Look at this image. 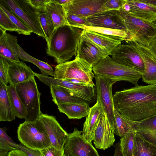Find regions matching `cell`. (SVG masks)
<instances>
[{"instance_id":"cell-43","label":"cell","mask_w":156,"mask_h":156,"mask_svg":"<svg viewBox=\"0 0 156 156\" xmlns=\"http://www.w3.org/2000/svg\"><path fill=\"white\" fill-rule=\"evenodd\" d=\"M18 148L25 152L27 156H42L41 150L28 148L21 143L18 144Z\"/></svg>"},{"instance_id":"cell-10","label":"cell","mask_w":156,"mask_h":156,"mask_svg":"<svg viewBox=\"0 0 156 156\" xmlns=\"http://www.w3.org/2000/svg\"><path fill=\"white\" fill-rule=\"evenodd\" d=\"M94 78L97 98L100 99L112 129L115 123V116L112 87L115 83L100 75H95Z\"/></svg>"},{"instance_id":"cell-36","label":"cell","mask_w":156,"mask_h":156,"mask_svg":"<svg viewBox=\"0 0 156 156\" xmlns=\"http://www.w3.org/2000/svg\"><path fill=\"white\" fill-rule=\"evenodd\" d=\"M6 130L5 127L0 128V149H3L9 152L19 149L18 144L14 142L8 135Z\"/></svg>"},{"instance_id":"cell-29","label":"cell","mask_w":156,"mask_h":156,"mask_svg":"<svg viewBox=\"0 0 156 156\" xmlns=\"http://www.w3.org/2000/svg\"><path fill=\"white\" fill-rule=\"evenodd\" d=\"M46 8L51 17L55 30L60 27L68 25L65 12L62 5L52 3L50 1L47 4Z\"/></svg>"},{"instance_id":"cell-44","label":"cell","mask_w":156,"mask_h":156,"mask_svg":"<svg viewBox=\"0 0 156 156\" xmlns=\"http://www.w3.org/2000/svg\"><path fill=\"white\" fill-rule=\"evenodd\" d=\"M31 5L38 9L45 7L47 4L50 2V0H29Z\"/></svg>"},{"instance_id":"cell-14","label":"cell","mask_w":156,"mask_h":156,"mask_svg":"<svg viewBox=\"0 0 156 156\" xmlns=\"http://www.w3.org/2000/svg\"><path fill=\"white\" fill-rule=\"evenodd\" d=\"M141 57L144 66L143 81L149 85L156 84V56L148 46L129 41Z\"/></svg>"},{"instance_id":"cell-5","label":"cell","mask_w":156,"mask_h":156,"mask_svg":"<svg viewBox=\"0 0 156 156\" xmlns=\"http://www.w3.org/2000/svg\"><path fill=\"white\" fill-rule=\"evenodd\" d=\"M92 71L91 65L85 60L76 57L72 61L57 65L55 67L53 77L66 80L76 79L93 87L95 86L93 81L95 74Z\"/></svg>"},{"instance_id":"cell-53","label":"cell","mask_w":156,"mask_h":156,"mask_svg":"<svg viewBox=\"0 0 156 156\" xmlns=\"http://www.w3.org/2000/svg\"><path fill=\"white\" fill-rule=\"evenodd\" d=\"M63 156H67L66 155H65V154H64Z\"/></svg>"},{"instance_id":"cell-52","label":"cell","mask_w":156,"mask_h":156,"mask_svg":"<svg viewBox=\"0 0 156 156\" xmlns=\"http://www.w3.org/2000/svg\"><path fill=\"white\" fill-rule=\"evenodd\" d=\"M150 22L156 28V18Z\"/></svg>"},{"instance_id":"cell-9","label":"cell","mask_w":156,"mask_h":156,"mask_svg":"<svg viewBox=\"0 0 156 156\" xmlns=\"http://www.w3.org/2000/svg\"><path fill=\"white\" fill-rule=\"evenodd\" d=\"M64 149V154L67 156H100L92 143L83 135L82 131L76 128L68 133Z\"/></svg>"},{"instance_id":"cell-40","label":"cell","mask_w":156,"mask_h":156,"mask_svg":"<svg viewBox=\"0 0 156 156\" xmlns=\"http://www.w3.org/2000/svg\"><path fill=\"white\" fill-rule=\"evenodd\" d=\"M10 64L6 60L0 56V81L7 85Z\"/></svg>"},{"instance_id":"cell-26","label":"cell","mask_w":156,"mask_h":156,"mask_svg":"<svg viewBox=\"0 0 156 156\" xmlns=\"http://www.w3.org/2000/svg\"><path fill=\"white\" fill-rule=\"evenodd\" d=\"M57 106L59 112L66 114L69 119H80L87 117L90 109L87 104L67 103Z\"/></svg>"},{"instance_id":"cell-6","label":"cell","mask_w":156,"mask_h":156,"mask_svg":"<svg viewBox=\"0 0 156 156\" xmlns=\"http://www.w3.org/2000/svg\"><path fill=\"white\" fill-rule=\"evenodd\" d=\"M17 93L25 107L27 115L25 122L37 120L41 112L40 110V96L34 76L15 86Z\"/></svg>"},{"instance_id":"cell-25","label":"cell","mask_w":156,"mask_h":156,"mask_svg":"<svg viewBox=\"0 0 156 156\" xmlns=\"http://www.w3.org/2000/svg\"><path fill=\"white\" fill-rule=\"evenodd\" d=\"M7 85L0 81V121L11 122L16 117L8 96Z\"/></svg>"},{"instance_id":"cell-12","label":"cell","mask_w":156,"mask_h":156,"mask_svg":"<svg viewBox=\"0 0 156 156\" xmlns=\"http://www.w3.org/2000/svg\"><path fill=\"white\" fill-rule=\"evenodd\" d=\"M38 119L44 126L51 146L57 150L63 149L68 133L61 127L55 117L41 112Z\"/></svg>"},{"instance_id":"cell-23","label":"cell","mask_w":156,"mask_h":156,"mask_svg":"<svg viewBox=\"0 0 156 156\" xmlns=\"http://www.w3.org/2000/svg\"><path fill=\"white\" fill-rule=\"evenodd\" d=\"M8 62L10 64L8 72L9 84L15 86L16 84L26 81L35 76V72L23 62Z\"/></svg>"},{"instance_id":"cell-45","label":"cell","mask_w":156,"mask_h":156,"mask_svg":"<svg viewBox=\"0 0 156 156\" xmlns=\"http://www.w3.org/2000/svg\"><path fill=\"white\" fill-rule=\"evenodd\" d=\"M8 156H27V155L25 152L19 149L9 152Z\"/></svg>"},{"instance_id":"cell-3","label":"cell","mask_w":156,"mask_h":156,"mask_svg":"<svg viewBox=\"0 0 156 156\" xmlns=\"http://www.w3.org/2000/svg\"><path fill=\"white\" fill-rule=\"evenodd\" d=\"M92 69L95 75L104 76L115 83L125 81L135 86L138 85V81L142 74L138 70L118 63L109 56L94 65Z\"/></svg>"},{"instance_id":"cell-31","label":"cell","mask_w":156,"mask_h":156,"mask_svg":"<svg viewBox=\"0 0 156 156\" xmlns=\"http://www.w3.org/2000/svg\"><path fill=\"white\" fill-rule=\"evenodd\" d=\"M115 122L112 128L115 134L121 137L128 132L134 131L133 121L124 117L115 109Z\"/></svg>"},{"instance_id":"cell-32","label":"cell","mask_w":156,"mask_h":156,"mask_svg":"<svg viewBox=\"0 0 156 156\" xmlns=\"http://www.w3.org/2000/svg\"><path fill=\"white\" fill-rule=\"evenodd\" d=\"M37 13L47 44L55 30L54 24L46 6L37 9Z\"/></svg>"},{"instance_id":"cell-7","label":"cell","mask_w":156,"mask_h":156,"mask_svg":"<svg viewBox=\"0 0 156 156\" xmlns=\"http://www.w3.org/2000/svg\"><path fill=\"white\" fill-rule=\"evenodd\" d=\"M10 10L19 17L32 33L45 39L37 13V9L29 0H1Z\"/></svg>"},{"instance_id":"cell-48","label":"cell","mask_w":156,"mask_h":156,"mask_svg":"<svg viewBox=\"0 0 156 156\" xmlns=\"http://www.w3.org/2000/svg\"><path fill=\"white\" fill-rule=\"evenodd\" d=\"M115 148L114 156H123L120 149V141L114 145Z\"/></svg>"},{"instance_id":"cell-2","label":"cell","mask_w":156,"mask_h":156,"mask_svg":"<svg viewBox=\"0 0 156 156\" xmlns=\"http://www.w3.org/2000/svg\"><path fill=\"white\" fill-rule=\"evenodd\" d=\"M83 30L68 25L56 29L47 44V54L53 57L58 64L76 56Z\"/></svg>"},{"instance_id":"cell-19","label":"cell","mask_w":156,"mask_h":156,"mask_svg":"<svg viewBox=\"0 0 156 156\" xmlns=\"http://www.w3.org/2000/svg\"><path fill=\"white\" fill-rule=\"evenodd\" d=\"M0 30V56L8 62H18L20 52L17 37Z\"/></svg>"},{"instance_id":"cell-42","label":"cell","mask_w":156,"mask_h":156,"mask_svg":"<svg viewBox=\"0 0 156 156\" xmlns=\"http://www.w3.org/2000/svg\"><path fill=\"white\" fill-rule=\"evenodd\" d=\"M123 0H107L104 5L106 10H119L122 8Z\"/></svg>"},{"instance_id":"cell-33","label":"cell","mask_w":156,"mask_h":156,"mask_svg":"<svg viewBox=\"0 0 156 156\" xmlns=\"http://www.w3.org/2000/svg\"><path fill=\"white\" fill-rule=\"evenodd\" d=\"M19 48L20 52L19 58L22 60L32 63L40 69L41 74L46 76L54 77V71L52 67L47 63L36 58L25 52L20 46Z\"/></svg>"},{"instance_id":"cell-22","label":"cell","mask_w":156,"mask_h":156,"mask_svg":"<svg viewBox=\"0 0 156 156\" xmlns=\"http://www.w3.org/2000/svg\"><path fill=\"white\" fill-rule=\"evenodd\" d=\"M97 99L96 103L90 108L89 114L86 117L82 131L83 135L91 143L93 141L94 132L99 119L101 116L105 114L100 99Z\"/></svg>"},{"instance_id":"cell-8","label":"cell","mask_w":156,"mask_h":156,"mask_svg":"<svg viewBox=\"0 0 156 156\" xmlns=\"http://www.w3.org/2000/svg\"><path fill=\"white\" fill-rule=\"evenodd\" d=\"M119 11L129 34L128 41L148 46L156 37V28L149 22L133 16L122 9Z\"/></svg>"},{"instance_id":"cell-49","label":"cell","mask_w":156,"mask_h":156,"mask_svg":"<svg viewBox=\"0 0 156 156\" xmlns=\"http://www.w3.org/2000/svg\"><path fill=\"white\" fill-rule=\"evenodd\" d=\"M72 0H50L51 2L55 4L63 5L70 2Z\"/></svg>"},{"instance_id":"cell-1","label":"cell","mask_w":156,"mask_h":156,"mask_svg":"<svg viewBox=\"0 0 156 156\" xmlns=\"http://www.w3.org/2000/svg\"><path fill=\"white\" fill-rule=\"evenodd\" d=\"M114 108L134 122L156 115V84L137 85L116 92L113 96Z\"/></svg>"},{"instance_id":"cell-15","label":"cell","mask_w":156,"mask_h":156,"mask_svg":"<svg viewBox=\"0 0 156 156\" xmlns=\"http://www.w3.org/2000/svg\"><path fill=\"white\" fill-rule=\"evenodd\" d=\"M37 77L40 81L49 87L51 84L58 85L70 90L92 103L96 100L97 94L96 86H81L73 83L66 80L56 79L44 75L42 74H38Z\"/></svg>"},{"instance_id":"cell-21","label":"cell","mask_w":156,"mask_h":156,"mask_svg":"<svg viewBox=\"0 0 156 156\" xmlns=\"http://www.w3.org/2000/svg\"><path fill=\"white\" fill-rule=\"evenodd\" d=\"M49 87L52 101L57 105L67 103L89 105L92 103L64 87L51 84Z\"/></svg>"},{"instance_id":"cell-27","label":"cell","mask_w":156,"mask_h":156,"mask_svg":"<svg viewBox=\"0 0 156 156\" xmlns=\"http://www.w3.org/2000/svg\"><path fill=\"white\" fill-rule=\"evenodd\" d=\"M133 122L136 133L145 140L156 146V125L148 123L143 120Z\"/></svg>"},{"instance_id":"cell-4","label":"cell","mask_w":156,"mask_h":156,"mask_svg":"<svg viewBox=\"0 0 156 156\" xmlns=\"http://www.w3.org/2000/svg\"><path fill=\"white\" fill-rule=\"evenodd\" d=\"M17 133L19 140L28 148L41 150L51 146L44 126L38 119L20 124Z\"/></svg>"},{"instance_id":"cell-35","label":"cell","mask_w":156,"mask_h":156,"mask_svg":"<svg viewBox=\"0 0 156 156\" xmlns=\"http://www.w3.org/2000/svg\"><path fill=\"white\" fill-rule=\"evenodd\" d=\"M135 132L132 131L121 137L120 146L123 156H133L134 140Z\"/></svg>"},{"instance_id":"cell-37","label":"cell","mask_w":156,"mask_h":156,"mask_svg":"<svg viewBox=\"0 0 156 156\" xmlns=\"http://www.w3.org/2000/svg\"><path fill=\"white\" fill-rule=\"evenodd\" d=\"M0 8L5 12L13 23L17 27L21 33V34L30 35L32 33L31 31L19 17L10 10H8L1 4Z\"/></svg>"},{"instance_id":"cell-18","label":"cell","mask_w":156,"mask_h":156,"mask_svg":"<svg viewBox=\"0 0 156 156\" xmlns=\"http://www.w3.org/2000/svg\"><path fill=\"white\" fill-rule=\"evenodd\" d=\"M114 133L109 124L106 114L99 119L93 139L95 147L105 150L114 145L115 142Z\"/></svg>"},{"instance_id":"cell-17","label":"cell","mask_w":156,"mask_h":156,"mask_svg":"<svg viewBox=\"0 0 156 156\" xmlns=\"http://www.w3.org/2000/svg\"><path fill=\"white\" fill-rule=\"evenodd\" d=\"M109 55L104 49L82 34L76 57L85 60L92 66Z\"/></svg>"},{"instance_id":"cell-41","label":"cell","mask_w":156,"mask_h":156,"mask_svg":"<svg viewBox=\"0 0 156 156\" xmlns=\"http://www.w3.org/2000/svg\"><path fill=\"white\" fill-rule=\"evenodd\" d=\"M41 151L42 156H63L64 154V149L58 150L52 146Z\"/></svg>"},{"instance_id":"cell-38","label":"cell","mask_w":156,"mask_h":156,"mask_svg":"<svg viewBox=\"0 0 156 156\" xmlns=\"http://www.w3.org/2000/svg\"><path fill=\"white\" fill-rule=\"evenodd\" d=\"M0 29L5 31H15L21 34V33L17 27L13 23L8 16L0 8Z\"/></svg>"},{"instance_id":"cell-13","label":"cell","mask_w":156,"mask_h":156,"mask_svg":"<svg viewBox=\"0 0 156 156\" xmlns=\"http://www.w3.org/2000/svg\"><path fill=\"white\" fill-rule=\"evenodd\" d=\"M107 0H72L62 5L65 14L87 18L96 13L106 11L104 5Z\"/></svg>"},{"instance_id":"cell-30","label":"cell","mask_w":156,"mask_h":156,"mask_svg":"<svg viewBox=\"0 0 156 156\" xmlns=\"http://www.w3.org/2000/svg\"><path fill=\"white\" fill-rule=\"evenodd\" d=\"M7 90L16 117L25 119L27 115L26 109L16 93L15 86L9 84Z\"/></svg>"},{"instance_id":"cell-47","label":"cell","mask_w":156,"mask_h":156,"mask_svg":"<svg viewBox=\"0 0 156 156\" xmlns=\"http://www.w3.org/2000/svg\"><path fill=\"white\" fill-rule=\"evenodd\" d=\"M67 80L73 83L76 84V85H79L83 86H90L88 83L84 82L80 80L75 79H69L67 80Z\"/></svg>"},{"instance_id":"cell-50","label":"cell","mask_w":156,"mask_h":156,"mask_svg":"<svg viewBox=\"0 0 156 156\" xmlns=\"http://www.w3.org/2000/svg\"><path fill=\"white\" fill-rule=\"evenodd\" d=\"M147 4L156 7V0H140Z\"/></svg>"},{"instance_id":"cell-20","label":"cell","mask_w":156,"mask_h":156,"mask_svg":"<svg viewBox=\"0 0 156 156\" xmlns=\"http://www.w3.org/2000/svg\"><path fill=\"white\" fill-rule=\"evenodd\" d=\"M123 9L133 16L147 21L156 18V7L140 0H125Z\"/></svg>"},{"instance_id":"cell-46","label":"cell","mask_w":156,"mask_h":156,"mask_svg":"<svg viewBox=\"0 0 156 156\" xmlns=\"http://www.w3.org/2000/svg\"><path fill=\"white\" fill-rule=\"evenodd\" d=\"M148 47L151 51L156 56V37L151 42Z\"/></svg>"},{"instance_id":"cell-34","label":"cell","mask_w":156,"mask_h":156,"mask_svg":"<svg viewBox=\"0 0 156 156\" xmlns=\"http://www.w3.org/2000/svg\"><path fill=\"white\" fill-rule=\"evenodd\" d=\"M80 28L89 30L112 37L122 38L125 41H128L129 40V33L127 31L125 30L86 26Z\"/></svg>"},{"instance_id":"cell-11","label":"cell","mask_w":156,"mask_h":156,"mask_svg":"<svg viewBox=\"0 0 156 156\" xmlns=\"http://www.w3.org/2000/svg\"><path fill=\"white\" fill-rule=\"evenodd\" d=\"M115 61L143 73L144 66L140 55L129 41H123L112 54Z\"/></svg>"},{"instance_id":"cell-16","label":"cell","mask_w":156,"mask_h":156,"mask_svg":"<svg viewBox=\"0 0 156 156\" xmlns=\"http://www.w3.org/2000/svg\"><path fill=\"white\" fill-rule=\"evenodd\" d=\"M87 19L91 27L123 30L127 31L119 10H111L100 12Z\"/></svg>"},{"instance_id":"cell-51","label":"cell","mask_w":156,"mask_h":156,"mask_svg":"<svg viewBox=\"0 0 156 156\" xmlns=\"http://www.w3.org/2000/svg\"><path fill=\"white\" fill-rule=\"evenodd\" d=\"M9 152L3 149H0V156H8Z\"/></svg>"},{"instance_id":"cell-39","label":"cell","mask_w":156,"mask_h":156,"mask_svg":"<svg viewBox=\"0 0 156 156\" xmlns=\"http://www.w3.org/2000/svg\"><path fill=\"white\" fill-rule=\"evenodd\" d=\"M68 25L80 28L84 26L91 27L87 18L72 14H65Z\"/></svg>"},{"instance_id":"cell-24","label":"cell","mask_w":156,"mask_h":156,"mask_svg":"<svg viewBox=\"0 0 156 156\" xmlns=\"http://www.w3.org/2000/svg\"><path fill=\"white\" fill-rule=\"evenodd\" d=\"M82 34L104 49L110 55L121 44L123 38L112 37L88 30H83Z\"/></svg>"},{"instance_id":"cell-28","label":"cell","mask_w":156,"mask_h":156,"mask_svg":"<svg viewBox=\"0 0 156 156\" xmlns=\"http://www.w3.org/2000/svg\"><path fill=\"white\" fill-rule=\"evenodd\" d=\"M133 156H156V146L145 140L135 133Z\"/></svg>"}]
</instances>
